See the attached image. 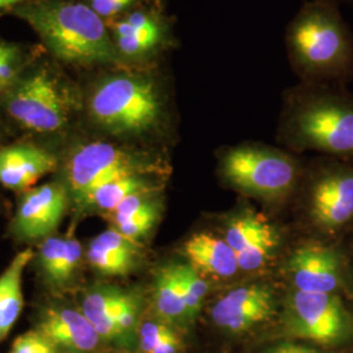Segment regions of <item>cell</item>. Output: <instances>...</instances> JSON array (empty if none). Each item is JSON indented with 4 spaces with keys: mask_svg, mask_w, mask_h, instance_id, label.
Instances as JSON below:
<instances>
[{
    "mask_svg": "<svg viewBox=\"0 0 353 353\" xmlns=\"http://www.w3.org/2000/svg\"><path fill=\"white\" fill-rule=\"evenodd\" d=\"M32 258V249L19 252L0 275V341L7 338L23 312V276Z\"/></svg>",
    "mask_w": 353,
    "mask_h": 353,
    "instance_id": "cell-19",
    "label": "cell"
},
{
    "mask_svg": "<svg viewBox=\"0 0 353 353\" xmlns=\"http://www.w3.org/2000/svg\"><path fill=\"white\" fill-rule=\"evenodd\" d=\"M330 85L303 83L293 90L285 137L300 150L353 156V100Z\"/></svg>",
    "mask_w": 353,
    "mask_h": 353,
    "instance_id": "cell-3",
    "label": "cell"
},
{
    "mask_svg": "<svg viewBox=\"0 0 353 353\" xmlns=\"http://www.w3.org/2000/svg\"><path fill=\"white\" fill-rule=\"evenodd\" d=\"M285 272L293 290L336 294L343 285L341 252L323 245H303L292 252Z\"/></svg>",
    "mask_w": 353,
    "mask_h": 353,
    "instance_id": "cell-9",
    "label": "cell"
},
{
    "mask_svg": "<svg viewBox=\"0 0 353 353\" xmlns=\"http://www.w3.org/2000/svg\"><path fill=\"white\" fill-rule=\"evenodd\" d=\"M228 245L236 252L240 270L252 272L265 268L278 250V230L263 216L254 212L233 214L227 221Z\"/></svg>",
    "mask_w": 353,
    "mask_h": 353,
    "instance_id": "cell-10",
    "label": "cell"
},
{
    "mask_svg": "<svg viewBox=\"0 0 353 353\" xmlns=\"http://www.w3.org/2000/svg\"><path fill=\"white\" fill-rule=\"evenodd\" d=\"M55 168L57 159L34 144H13L0 148V185L7 189H30Z\"/></svg>",
    "mask_w": 353,
    "mask_h": 353,
    "instance_id": "cell-15",
    "label": "cell"
},
{
    "mask_svg": "<svg viewBox=\"0 0 353 353\" xmlns=\"http://www.w3.org/2000/svg\"><path fill=\"white\" fill-rule=\"evenodd\" d=\"M314 224L336 230L353 219V170L331 168L316 178L310 195Z\"/></svg>",
    "mask_w": 353,
    "mask_h": 353,
    "instance_id": "cell-13",
    "label": "cell"
},
{
    "mask_svg": "<svg viewBox=\"0 0 353 353\" xmlns=\"http://www.w3.org/2000/svg\"><path fill=\"white\" fill-rule=\"evenodd\" d=\"M263 353H325L316 348L299 344V343H293V341H283L275 344L272 347H270L268 350H265Z\"/></svg>",
    "mask_w": 353,
    "mask_h": 353,
    "instance_id": "cell-31",
    "label": "cell"
},
{
    "mask_svg": "<svg viewBox=\"0 0 353 353\" xmlns=\"http://www.w3.org/2000/svg\"><path fill=\"white\" fill-rule=\"evenodd\" d=\"M11 353H55V347L36 330L28 331L13 341Z\"/></svg>",
    "mask_w": 353,
    "mask_h": 353,
    "instance_id": "cell-28",
    "label": "cell"
},
{
    "mask_svg": "<svg viewBox=\"0 0 353 353\" xmlns=\"http://www.w3.org/2000/svg\"><path fill=\"white\" fill-rule=\"evenodd\" d=\"M16 63H17V51L0 45V88L8 87L16 76Z\"/></svg>",
    "mask_w": 353,
    "mask_h": 353,
    "instance_id": "cell-29",
    "label": "cell"
},
{
    "mask_svg": "<svg viewBox=\"0 0 353 353\" xmlns=\"http://www.w3.org/2000/svg\"><path fill=\"white\" fill-rule=\"evenodd\" d=\"M0 89H1V88H0Z\"/></svg>",
    "mask_w": 353,
    "mask_h": 353,
    "instance_id": "cell-35",
    "label": "cell"
},
{
    "mask_svg": "<svg viewBox=\"0 0 353 353\" xmlns=\"http://www.w3.org/2000/svg\"><path fill=\"white\" fill-rule=\"evenodd\" d=\"M83 249L75 236H68L64 239V250L62 261L59 265L58 276L55 280L57 287L65 285L71 279L75 276L76 271L81 262Z\"/></svg>",
    "mask_w": 353,
    "mask_h": 353,
    "instance_id": "cell-25",
    "label": "cell"
},
{
    "mask_svg": "<svg viewBox=\"0 0 353 353\" xmlns=\"http://www.w3.org/2000/svg\"><path fill=\"white\" fill-rule=\"evenodd\" d=\"M185 255L199 274L219 279L233 278L240 265L227 241L211 233H196L183 246Z\"/></svg>",
    "mask_w": 353,
    "mask_h": 353,
    "instance_id": "cell-17",
    "label": "cell"
},
{
    "mask_svg": "<svg viewBox=\"0 0 353 353\" xmlns=\"http://www.w3.org/2000/svg\"><path fill=\"white\" fill-rule=\"evenodd\" d=\"M332 1H335V3H338V1H347V0H332Z\"/></svg>",
    "mask_w": 353,
    "mask_h": 353,
    "instance_id": "cell-34",
    "label": "cell"
},
{
    "mask_svg": "<svg viewBox=\"0 0 353 353\" xmlns=\"http://www.w3.org/2000/svg\"><path fill=\"white\" fill-rule=\"evenodd\" d=\"M165 106L161 87L150 76H109L89 99L92 119L115 137H140L157 130Z\"/></svg>",
    "mask_w": 353,
    "mask_h": 353,
    "instance_id": "cell-4",
    "label": "cell"
},
{
    "mask_svg": "<svg viewBox=\"0 0 353 353\" xmlns=\"http://www.w3.org/2000/svg\"><path fill=\"white\" fill-rule=\"evenodd\" d=\"M138 242L128 240L115 228L108 229L89 243L88 262L108 276L128 275L139 261Z\"/></svg>",
    "mask_w": 353,
    "mask_h": 353,
    "instance_id": "cell-16",
    "label": "cell"
},
{
    "mask_svg": "<svg viewBox=\"0 0 353 353\" xmlns=\"http://www.w3.org/2000/svg\"><path fill=\"white\" fill-rule=\"evenodd\" d=\"M284 321L290 336L319 345H338L353 335L352 316L338 294L293 290Z\"/></svg>",
    "mask_w": 353,
    "mask_h": 353,
    "instance_id": "cell-7",
    "label": "cell"
},
{
    "mask_svg": "<svg viewBox=\"0 0 353 353\" xmlns=\"http://www.w3.org/2000/svg\"><path fill=\"white\" fill-rule=\"evenodd\" d=\"M292 70L307 84H343L353 79V32L338 3L306 1L285 32Z\"/></svg>",
    "mask_w": 353,
    "mask_h": 353,
    "instance_id": "cell-1",
    "label": "cell"
},
{
    "mask_svg": "<svg viewBox=\"0 0 353 353\" xmlns=\"http://www.w3.org/2000/svg\"><path fill=\"white\" fill-rule=\"evenodd\" d=\"M68 191L59 182H51L23 195L14 214V232L26 240L48 239L63 219Z\"/></svg>",
    "mask_w": 353,
    "mask_h": 353,
    "instance_id": "cell-12",
    "label": "cell"
},
{
    "mask_svg": "<svg viewBox=\"0 0 353 353\" xmlns=\"http://www.w3.org/2000/svg\"><path fill=\"white\" fill-rule=\"evenodd\" d=\"M176 331L164 321H147L139 330L140 348L143 353H151L161 343L176 336Z\"/></svg>",
    "mask_w": 353,
    "mask_h": 353,
    "instance_id": "cell-26",
    "label": "cell"
},
{
    "mask_svg": "<svg viewBox=\"0 0 353 353\" xmlns=\"http://www.w3.org/2000/svg\"><path fill=\"white\" fill-rule=\"evenodd\" d=\"M165 170L163 163L147 153L130 151L106 141L81 145L67 164L70 192L79 205H85L89 196L103 185L121 178L154 174Z\"/></svg>",
    "mask_w": 353,
    "mask_h": 353,
    "instance_id": "cell-5",
    "label": "cell"
},
{
    "mask_svg": "<svg viewBox=\"0 0 353 353\" xmlns=\"http://www.w3.org/2000/svg\"><path fill=\"white\" fill-rule=\"evenodd\" d=\"M37 331L54 347L74 353L93 352L102 341L88 318L76 309H48Z\"/></svg>",
    "mask_w": 353,
    "mask_h": 353,
    "instance_id": "cell-14",
    "label": "cell"
},
{
    "mask_svg": "<svg viewBox=\"0 0 353 353\" xmlns=\"http://www.w3.org/2000/svg\"><path fill=\"white\" fill-rule=\"evenodd\" d=\"M182 344L179 336L176 335L173 338H170L169 341L161 343L159 347H156L151 353H178L181 350Z\"/></svg>",
    "mask_w": 353,
    "mask_h": 353,
    "instance_id": "cell-32",
    "label": "cell"
},
{
    "mask_svg": "<svg viewBox=\"0 0 353 353\" xmlns=\"http://www.w3.org/2000/svg\"><path fill=\"white\" fill-rule=\"evenodd\" d=\"M275 293L265 284H250L229 290L214 303V325L230 334H243L275 313Z\"/></svg>",
    "mask_w": 353,
    "mask_h": 353,
    "instance_id": "cell-11",
    "label": "cell"
},
{
    "mask_svg": "<svg viewBox=\"0 0 353 353\" xmlns=\"http://www.w3.org/2000/svg\"><path fill=\"white\" fill-rule=\"evenodd\" d=\"M58 59L68 63L114 64L121 57L101 16L80 3L42 0L17 10Z\"/></svg>",
    "mask_w": 353,
    "mask_h": 353,
    "instance_id": "cell-2",
    "label": "cell"
},
{
    "mask_svg": "<svg viewBox=\"0 0 353 353\" xmlns=\"http://www.w3.org/2000/svg\"><path fill=\"white\" fill-rule=\"evenodd\" d=\"M135 299V294L117 288H99L89 292L85 296L81 312L96 328L101 339L114 341L121 338L117 318Z\"/></svg>",
    "mask_w": 353,
    "mask_h": 353,
    "instance_id": "cell-18",
    "label": "cell"
},
{
    "mask_svg": "<svg viewBox=\"0 0 353 353\" xmlns=\"http://www.w3.org/2000/svg\"><path fill=\"white\" fill-rule=\"evenodd\" d=\"M64 250V239L62 237H48L39 250V265L42 274L51 285H55L59 265Z\"/></svg>",
    "mask_w": 353,
    "mask_h": 353,
    "instance_id": "cell-24",
    "label": "cell"
},
{
    "mask_svg": "<svg viewBox=\"0 0 353 353\" xmlns=\"http://www.w3.org/2000/svg\"><path fill=\"white\" fill-rule=\"evenodd\" d=\"M135 0H90V7L102 19H109L125 11Z\"/></svg>",
    "mask_w": 353,
    "mask_h": 353,
    "instance_id": "cell-30",
    "label": "cell"
},
{
    "mask_svg": "<svg viewBox=\"0 0 353 353\" xmlns=\"http://www.w3.org/2000/svg\"><path fill=\"white\" fill-rule=\"evenodd\" d=\"M11 117L37 132H54L67 121V109L59 89L45 72L29 76L14 89L7 102Z\"/></svg>",
    "mask_w": 353,
    "mask_h": 353,
    "instance_id": "cell-8",
    "label": "cell"
},
{
    "mask_svg": "<svg viewBox=\"0 0 353 353\" xmlns=\"http://www.w3.org/2000/svg\"><path fill=\"white\" fill-rule=\"evenodd\" d=\"M178 281L188 306L190 321L192 322L202 309L208 292V284L191 265H176Z\"/></svg>",
    "mask_w": 353,
    "mask_h": 353,
    "instance_id": "cell-22",
    "label": "cell"
},
{
    "mask_svg": "<svg viewBox=\"0 0 353 353\" xmlns=\"http://www.w3.org/2000/svg\"><path fill=\"white\" fill-rule=\"evenodd\" d=\"M159 198V192H141L127 198L110 212V220L113 221L114 227L125 223L130 217L144 211Z\"/></svg>",
    "mask_w": 353,
    "mask_h": 353,
    "instance_id": "cell-27",
    "label": "cell"
},
{
    "mask_svg": "<svg viewBox=\"0 0 353 353\" xmlns=\"http://www.w3.org/2000/svg\"><path fill=\"white\" fill-rule=\"evenodd\" d=\"M21 0H0V11L8 8V7H12L14 4L20 3Z\"/></svg>",
    "mask_w": 353,
    "mask_h": 353,
    "instance_id": "cell-33",
    "label": "cell"
},
{
    "mask_svg": "<svg viewBox=\"0 0 353 353\" xmlns=\"http://www.w3.org/2000/svg\"><path fill=\"white\" fill-rule=\"evenodd\" d=\"M220 170L232 188L262 199L287 196L299 173L296 161L287 153L256 144H242L224 152Z\"/></svg>",
    "mask_w": 353,
    "mask_h": 353,
    "instance_id": "cell-6",
    "label": "cell"
},
{
    "mask_svg": "<svg viewBox=\"0 0 353 353\" xmlns=\"http://www.w3.org/2000/svg\"><path fill=\"white\" fill-rule=\"evenodd\" d=\"M161 212H163V201L161 198H159L144 211L130 217L125 223L114 228L128 240L138 242L140 239L145 237L151 232L153 227L156 225V223L160 220Z\"/></svg>",
    "mask_w": 353,
    "mask_h": 353,
    "instance_id": "cell-23",
    "label": "cell"
},
{
    "mask_svg": "<svg viewBox=\"0 0 353 353\" xmlns=\"http://www.w3.org/2000/svg\"><path fill=\"white\" fill-rule=\"evenodd\" d=\"M152 305L156 314L168 325L191 323L176 265H164L156 272L152 287Z\"/></svg>",
    "mask_w": 353,
    "mask_h": 353,
    "instance_id": "cell-20",
    "label": "cell"
},
{
    "mask_svg": "<svg viewBox=\"0 0 353 353\" xmlns=\"http://www.w3.org/2000/svg\"><path fill=\"white\" fill-rule=\"evenodd\" d=\"M163 188L160 178L154 174H138L117 179L96 190L85 203L105 212H112L127 198L141 192H159Z\"/></svg>",
    "mask_w": 353,
    "mask_h": 353,
    "instance_id": "cell-21",
    "label": "cell"
}]
</instances>
